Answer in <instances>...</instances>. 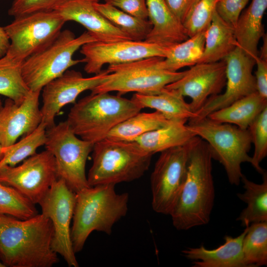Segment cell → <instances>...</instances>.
<instances>
[{
    "instance_id": "obj_1",
    "label": "cell",
    "mask_w": 267,
    "mask_h": 267,
    "mask_svg": "<svg viewBox=\"0 0 267 267\" xmlns=\"http://www.w3.org/2000/svg\"><path fill=\"white\" fill-rule=\"evenodd\" d=\"M212 159L208 143L194 137L190 142L185 179L169 214L178 230H188L210 221L215 199Z\"/></svg>"
},
{
    "instance_id": "obj_2",
    "label": "cell",
    "mask_w": 267,
    "mask_h": 267,
    "mask_svg": "<svg viewBox=\"0 0 267 267\" xmlns=\"http://www.w3.org/2000/svg\"><path fill=\"white\" fill-rule=\"evenodd\" d=\"M53 232L42 213L26 220L0 214V260L5 267H52L59 261L51 248Z\"/></svg>"
},
{
    "instance_id": "obj_3",
    "label": "cell",
    "mask_w": 267,
    "mask_h": 267,
    "mask_svg": "<svg viewBox=\"0 0 267 267\" xmlns=\"http://www.w3.org/2000/svg\"><path fill=\"white\" fill-rule=\"evenodd\" d=\"M115 186L97 185L76 193L71 228V239L75 254L83 249L93 231L110 234L114 224L126 215L129 194L117 193Z\"/></svg>"
},
{
    "instance_id": "obj_4",
    "label": "cell",
    "mask_w": 267,
    "mask_h": 267,
    "mask_svg": "<svg viewBox=\"0 0 267 267\" xmlns=\"http://www.w3.org/2000/svg\"><path fill=\"white\" fill-rule=\"evenodd\" d=\"M141 109L133 100L119 94L91 93L75 103L66 121L78 137L95 143L106 138L115 127Z\"/></svg>"
},
{
    "instance_id": "obj_5",
    "label": "cell",
    "mask_w": 267,
    "mask_h": 267,
    "mask_svg": "<svg viewBox=\"0 0 267 267\" xmlns=\"http://www.w3.org/2000/svg\"><path fill=\"white\" fill-rule=\"evenodd\" d=\"M92 164L87 177L90 186L131 182L148 169L152 155L135 141L108 138L94 143Z\"/></svg>"
},
{
    "instance_id": "obj_6",
    "label": "cell",
    "mask_w": 267,
    "mask_h": 267,
    "mask_svg": "<svg viewBox=\"0 0 267 267\" xmlns=\"http://www.w3.org/2000/svg\"><path fill=\"white\" fill-rule=\"evenodd\" d=\"M187 125L195 136L208 143L212 158L223 166L229 182L238 185L243 174L241 164L251 163L252 160L248 154L252 144L248 130L217 122L208 117L189 122Z\"/></svg>"
},
{
    "instance_id": "obj_7",
    "label": "cell",
    "mask_w": 267,
    "mask_h": 267,
    "mask_svg": "<svg viewBox=\"0 0 267 267\" xmlns=\"http://www.w3.org/2000/svg\"><path fill=\"white\" fill-rule=\"evenodd\" d=\"M94 41L97 40L88 31L76 37L69 30H62L48 46L22 63V76L29 90L41 91L48 82L83 62V59H73V55L84 44Z\"/></svg>"
},
{
    "instance_id": "obj_8",
    "label": "cell",
    "mask_w": 267,
    "mask_h": 267,
    "mask_svg": "<svg viewBox=\"0 0 267 267\" xmlns=\"http://www.w3.org/2000/svg\"><path fill=\"white\" fill-rule=\"evenodd\" d=\"M164 58L151 57L134 62L109 65L104 81L91 89V93L117 91L118 94L135 92L143 94L161 92L165 87L181 78L185 73L166 69Z\"/></svg>"
},
{
    "instance_id": "obj_9",
    "label": "cell",
    "mask_w": 267,
    "mask_h": 267,
    "mask_svg": "<svg viewBox=\"0 0 267 267\" xmlns=\"http://www.w3.org/2000/svg\"><path fill=\"white\" fill-rule=\"evenodd\" d=\"M93 145L78 137L66 120L46 129L44 145L54 157L57 178L75 193L90 187L85 170Z\"/></svg>"
},
{
    "instance_id": "obj_10",
    "label": "cell",
    "mask_w": 267,
    "mask_h": 267,
    "mask_svg": "<svg viewBox=\"0 0 267 267\" xmlns=\"http://www.w3.org/2000/svg\"><path fill=\"white\" fill-rule=\"evenodd\" d=\"M66 22L55 10L15 17L3 27L10 41L6 54L22 63L51 44Z\"/></svg>"
},
{
    "instance_id": "obj_11",
    "label": "cell",
    "mask_w": 267,
    "mask_h": 267,
    "mask_svg": "<svg viewBox=\"0 0 267 267\" xmlns=\"http://www.w3.org/2000/svg\"><path fill=\"white\" fill-rule=\"evenodd\" d=\"M190 141L160 152L150 177L152 207L157 213L169 215L180 191L187 173Z\"/></svg>"
},
{
    "instance_id": "obj_12",
    "label": "cell",
    "mask_w": 267,
    "mask_h": 267,
    "mask_svg": "<svg viewBox=\"0 0 267 267\" xmlns=\"http://www.w3.org/2000/svg\"><path fill=\"white\" fill-rule=\"evenodd\" d=\"M57 178L54 157L47 150L36 153L18 166L0 167V182L39 204Z\"/></svg>"
},
{
    "instance_id": "obj_13",
    "label": "cell",
    "mask_w": 267,
    "mask_h": 267,
    "mask_svg": "<svg viewBox=\"0 0 267 267\" xmlns=\"http://www.w3.org/2000/svg\"><path fill=\"white\" fill-rule=\"evenodd\" d=\"M76 193L64 181L57 178L39 203L42 214L49 218L53 227L51 248L62 256L69 267H78L71 239L70 223L76 203Z\"/></svg>"
},
{
    "instance_id": "obj_14",
    "label": "cell",
    "mask_w": 267,
    "mask_h": 267,
    "mask_svg": "<svg viewBox=\"0 0 267 267\" xmlns=\"http://www.w3.org/2000/svg\"><path fill=\"white\" fill-rule=\"evenodd\" d=\"M168 48L145 40L94 41L84 44L80 48V52L84 57L83 60L85 63V71L96 75L107 64H125L155 56L165 58Z\"/></svg>"
},
{
    "instance_id": "obj_15",
    "label": "cell",
    "mask_w": 267,
    "mask_h": 267,
    "mask_svg": "<svg viewBox=\"0 0 267 267\" xmlns=\"http://www.w3.org/2000/svg\"><path fill=\"white\" fill-rule=\"evenodd\" d=\"M226 63V89L222 94L210 97L189 122L207 117L213 112L227 106L234 101L257 90L252 71L255 60L247 55L237 45L223 59Z\"/></svg>"
},
{
    "instance_id": "obj_16",
    "label": "cell",
    "mask_w": 267,
    "mask_h": 267,
    "mask_svg": "<svg viewBox=\"0 0 267 267\" xmlns=\"http://www.w3.org/2000/svg\"><path fill=\"white\" fill-rule=\"evenodd\" d=\"M109 73L107 69L90 77L80 72L67 70L46 84L42 89V122L46 129L55 125V117L66 105L75 103L83 91L91 90L101 84Z\"/></svg>"
},
{
    "instance_id": "obj_17",
    "label": "cell",
    "mask_w": 267,
    "mask_h": 267,
    "mask_svg": "<svg viewBox=\"0 0 267 267\" xmlns=\"http://www.w3.org/2000/svg\"><path fill=\"white\" fill-rule=\"evenodd\" d=\"M226 82V63L222 60L197 63L185 71L181 78L168 85L165 88L191 98V102L189 104L195 113L210 97L220 94Z\"/></svg>"
},
{
    "instance_id": "obj_18",
    "label": "cell",
    "mask_w": 267,
    "mask_h": 267,
    "mask_svg": "<svg viewBox=\"0 0 267 267\" xmlns=\"http://www.w3.org/2000/svg\"><path fill=\"white\" fill-rule=\"evenodd\" d=\"M41 91H30L20 104L6 98L0 107V144L9 146L21 136L33 132L42 121L40 108Z\"/></svg>"
},
{
    "instance_id": "obj_19",
    "label": "cell",
    "mask_w": 267,
    "mask_h": 267,
    "mask_svg": "<svg viewBox=\"0 0 267 267\" xmlns=\"http://www.w3.org/2000/svg\"><path fill=\"white\" fill-rule=\"evenodd\" d=\"M100 0H64L55 10L66 22L73 21L84 26L97 41L132 40L114 26L95 7Z\"/></svg>"
},
{
    "instance_id": "obj_20",
    "label": "cell",
    "mask_w": 267,
    "mask_h": 267,
    "mask_svg": "<svg viewBox=\"0 0 267 267\" xmlns=\"http://www.w3.org/2000/svg\"><path fill=\"white\" fill-rule=\"evenodd\" d=\"M146 5L152 28L145 41L168 47L189 38L183 24L166 0H146Z\"/></svg>"
},
{
    "instance_id": "obj_21",
    "label": "cell",
    "mask_w": 267,
    "mask_h": 267,
    "mask_svg": "<svg viewBox=\"0 0 267 267\" xmlns=\"http://www.w3.org/2000/svg\"><path fill=\"white\" fill-rule=\"evenodd\" d=\"M248 226L237 237L226 235L224 243L212 250L203 245L182 251L187 259L193 260V267H247L242 251V242Z\"/></svg>"
},
{
    "instance_id": "obj_22",
    "label": "cell",
    "mask_w": 267,
    "mask_h": 267,
    "mask_svg": "<svg viewBox=\"0 0 267 267\" xmlns=\"http://www.w3.org/2000/svg\"><path fill=\"white\" fill-rule=\"evenodd\" d=\"M267 8V0H252L240 14L234 28L238 45L254 60L259 55V41L265 34L263 18Z\"/></svg>"
},
{
    "instance_id": "obj_23",
    "label": "cell",
    "mask_w": 267,
    "mask_h": 267,
    "mask_svg": "<svg viewBox=\"0 0 267 267\" xmlns=\"http://www.w3.org/2000/svg\"><path fill=\"white\" fill-rule=\"evenodd\" d=\"M131 99L142 109H155L170 121L186 123L196 116L183 96L173 89L165 88L161 92L155 94L135 93Z\"/></svg>"
},
{
    "instance_id": "obj_24",
    "label": "cell",
    "mask_w": 267,
    "mask_h": 267,
    "mask_svg": "<svg viewBox=\"0 0 267 267\" xmlns=\"http://www.w3.org/2000/svg\"><path fill=\"white\" fill-rule=\"evenodd\" d=\"M237 45L234 28L225 22L216 11L205 31L204 49L198 63L223 60Z\"/></svg>"
},
{
    "instance_id": "obj_25",
    "label": "cell",
    "mask_w": 267,
    "mask_h": 267,
    "mask_svg": "<svg viewBox=\"0 0 267 267\" xmlns=\"http://www.w3.org/2000/svg\"><path fill=\"white\" fill-rule=\"evenodd\" d=\"M266 107L267 98L256 91L213 112L207 117L217 122L229 123L247 130Z\"/></svg>"
},
{
    "instance_id": "obj_26",
    "label": "cell",
    "mask_w": 267,
    "mask_h": 267,
    "mask_svg": "<svg viewBox=\"0 0 267 267\" xmlns=\"http://www.w3.org/2000/svg\"><path fill=\"white\" fill-rule=\"evenodd\" d=\"M195 135L186 123L171 121L167 125L147 133L134 140L152 155L168 149L188 143Z\"/></svg>"
},
{
    "instance_id": "obj_27",
    "label": "cell",
    "mask_w": 267,
    "mask_h": 267,
    "mask_svg": "<svg viewBox=\"0 0 267 267\" xmlns=\"http://www.w3.org/2000/svg\"><path fill=\"white\" fill-rule=\"evenodd\" d=\"M263 175L262 183H256L248 179L242 174L241 181L244 191L237 193L238 198L247 204L237 221L242 226H248L255 222H267V174L265 171Z\"/></svg>"
},
{
    "instance_id": "obj_28",
    "label": "cell",
    "mask_w": 267,
    "mask_h": 267,
    "mask_svg": "<svg viewBox=\"0 0 267 267\" xmlns=\"http://www.w3.org/2000/svg\"><path fill=\"white\" fill-rule=\"evenodd\" d=\"M171 121L157 111L151 113L139 112L117 125L106 138L133 141L147 133L167 125Z\"/></svg>"
},
{
    "instance_id": "obj_29",
    "label": "cell",
    "mask_w": 267,
    "mask_h": 267,
    "mask_svg": "<svg viewBox=\"0 0 267 267\" xmlns=\"http://www.w3.org/2000/svg\"><path fill=\"white\" fill-rule=\"evenodd\" d=\"M205 31L197 33L187 40L173 44L168 48L163 61V67L171 71L192 66L198 63L204 49Z\"/></svg>"
},
{
    "instance_id": "obj_30",
    "label": "cell",
    "mask_w": 267,
    "mask_h": 267,
    "mask_svg": "<svg viewBox=\"0 0 267 267\" xmlns=\"http://www.w3.org/2000/svg\"><path fill=\"white\" fill-rule=\"evenodd\" d=\"M94 6L111 23L133 41L145 40L152 28L148 19L137 18L108 3L97 1Z\"/></svg>"
},
{
    "instance_id": "obj_31",
    "label": "cell",
    "mask_w": 267,
    "mask_h": 267,
    "mask_svg": "<svg viewBox=\"0 0 267 267\" xmlns=\"http://www.w3.org/2000/svg\"><path fill=\"white\" fill-rule=\"evenodd\" d=\"M21 64L7 54L0 58V95L18 104L30 91L22 76Z\"/></svg>"
},
{
    "instance_id": "obj_32",
    "label": "cell",
    "mask_w": 267,
    "mask_h": 267,
    "mask_svg": "<svg viewBox=\"0 0 267 267\" xmlns=\"http://www.w3.org/2000/svg\"><path fill=\"white\" fill-rule=\"evenodd\" d=\"M247 267L267 265V222L252 223L248 226L242 242Z\"/></svg>"
},
{
    "instance_id": "obj_33",
    "label": "cell",
    "mask_w": 267,
    "mask_h": 267,
    "mask_svg": "<svg viewBox=\"0 0 267 267\" xmlns=\"http://www.w3.org/2000/svg\"><path fill=\"white\" fill-rule=\"evenodd\" d=\"M46 128L42 122L32 133L24 136L13 144L3 147V157L0 167L5 165L15 166L36 153L37 149L44 145Z\"/></svg>"
},
{
    "instance_id": "obj_34",
    "label": "cell",
    "mask_w": 267,
    "mask_h": 267,
    "mask_svg": "<svg viewBox=\"0 0 267 267\" xmlns=\"http://www.w3.org/2000/svg\"><path fill=\"white\" fill-rule=\"evenodd\" d=\"M38 214L35 204L13 187L0 182V214L26 220Z\"/></svg>"
},
{
    "instance_id": "obj_35",
    "label": "cell",
    "mask_w": 267,
    "mask_h": 267,
    "mask_svg": "<svg viewBox=\"0 0 267 267\" xmlns=\"http://www.w3.org/2000/svg\"><path fill=\"white\" fill-rule=\"evenodd\" d=\"M254 145L251 164L261 174L265 171L260 163L267 155V107L256 117L248 129Z\"/></svg>"
},
{
    "instance_id": "obj_36",
    "label": "cell",
    "mask_w": 267,
    "mask_h": 267,
    "mask_svg": "<svg viewBox=\"0 0 267 267\" xmlns=\"http://www.w3.org/2000/svg\"><path fill=\"white\" fill-rule=\"evenodd\" d=\"M220 0H199L183 23L189 38L206 31L212 21Z\"/></svg>"
},
{
    "instance_id": "obj_37",
    "label": "cell",
    "mask_w": 267,
    "mask_h": 267,
    "mask_svg": "<svg viewBox=\"0 0 267 267\" xmlns=\"http://www.w3.org/2000/svg\"><path fill=\"white\" fill-rule=\"evenodd\" d=\"M64 0H14L8 10L14 18L28 14L55 10Z\"/></svg>"
},
{
    "instance_id": "obj_38",
    "label": "cell",
    "mask_w": 267,
    "mask_h": 267,
    "mask_svg": "<svg viewBox=\"0 0 267 267\" xmlns=\"http://www.w3.org/2000/svg\"><path fill=\"white\" fill-rule=\"evenodd\" d=\"M249 0H220L216 11L227 24L236 27L238 18Z\"/></svg>"
},
{
    "instance_id": "obj_39",
    "label": "cell",
    "mask_w": 267,
    "mask_h": 267,
    "mask_svg": "<svg viewBox=\"0 0 267 267\" xmlns=\"http://www.w3.org/2000/svg\"><path fill=\"white\" fill-rule=\"evenodd\" d=\"M121 10L137 18L148 19L146 0H104Z\"/></svg>"
},
{
    "instance_id": "obj_40",
    "label": "cell",
    "mask_w": 267,
    "mask_h": 267,
    "mask_svg": "<svg viewBox=\"0 0 267 267\" xmlns=\"http://www.w3.org/2000/svg\"><path fill=\"white\" fill-rule=\"evenodd\" d=\"M199 0H166L174 14L183 24Z\"/></svg>"
},
{
    "instance_id": "obj_41",
    "label": "cell",
    "mask_w": 267,
    "mask_h": 267,
    "mask_svg": "<svg viewBox=\"0 0 267 267\" xmlns=\"http://www.w3.org/2000/svg\"><path fill=\"white\" fill-rule=\"evenodd\" d=\"M255 60L257 65L255 76L257 90L262 96L267 98V60L258 56Z\"/></svg>"
},
{
    "instance_id": "obj_42",
    "label": "cell",
    "mask_w": 267,
    "mask_h": 267,
    "mask_svg": "<svg viewBox=\"0 0 267 267\" xmlns=\"http://www.w3.org/2000/svg\"><path fill=\"white\" fill-rule=\"evenodd\" d=\"M10 45V41L3 28L0 26V58L7 53Z\"/></svg>"
},
{
    "instance_id": "obj_43",
    "label": "cell",
    "mask_w": 267,
    "mask_h": 267,
    "mask_svg": "<svg viewBox=\"0 0 267 267\" xmlns=\"http://www.w3.org/2000/svg\"><path fill=\"white\" fill-rule=\"evenodd\" d=\"M263 40V45L261 48V50L259 51L258 57L260 58L267 60V34L265 35L262 37Z\"/></svg>"
},
{
    "instance_id": "obj_44",
    "label": "cell",
    "mask_w": 267,
    "mask_h": 267,
    "mask_svg": "<svg viewBox=\"0 0 267 267\" xmlns=\"http://www.w3.org/2000/svg\"><path fill=\"white\" fill-rule=\"evenodd\" d=\"M3 157V147L0 144V162Z\"/></svg>"
},
{
    "instance_id": "obj_45",
    "label": "cell",
    "mask_w": 267,
    "mask_h": 267,
    "mask_svg": "<svg viewBox=\"0 0 267 267\" xmlns=\"http://www.w3.org/2000/svg\"><path fill=\"white\" fill-rule=\"evenodd\" d=\"M0 267H5V266L0 262Z\"/></svg>"
},
{
    "instance_id": "obj_46",
    "label": "cell",
    "mask_w": 267,
    "mask_h": 267,
    "mask_svg": "<svg viewBox=\"0 0 267 267\" xmlns=\"http://www.w3.org/2000/svg\"><path fill=\"white\" fill-rule=\"evenodd\" d=\"M2 105V103L1 100L0 98V107Z\"/></svg>"
}]
</instances>
